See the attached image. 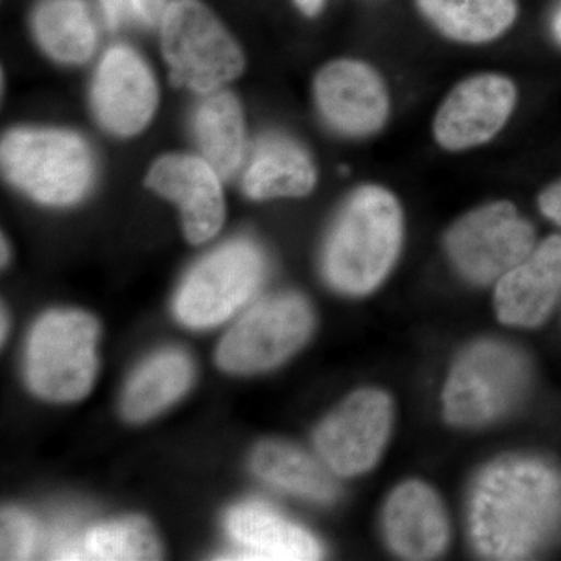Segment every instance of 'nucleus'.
I'll return each mask as SVG.
<instances>
[{"mask_svg":"<svg viewBox=\"0 0 561 561\" xmlns=\"http://www.w3.org/2000/svg\"><path fill=\"white\" fill-rule=\"evenodd\" d=\"M423 16L457 43L483 44L512 27L516 0H416Z\"/></svg>","mask_w":561,"mask_h":561,"instance_id":"nucleus-21","label":"nucleus"},{"mask_svg":"<svg viewBox=\"0 0 561 561\" xmlns=\"http://www.w3.org/2000/svg\"><path fill=\"white\" fill-rule=\"evenodd\" d=\"M251 468L262 481L305 500L328 504L339 494L323 465L287 443H262L254 449Z\"/></svg>","mask_w":561,"mask_h":561,"instance_id":"nucleus-23","label":"nucleus"},{"mask_svg":"<svg viewBox=\"0 0 561 561\" xmlns=\"http://www.w3.org/2000/svg\"><path fill=\"white\" fill-rule=\"evenodd\" d=\"M321 116L342 135L364 138L381 130L390 113L386 83L367 62L337 60L316 79Z\"/></svg>","mask_w":561,"mask_h":561,"instance_id":"nucleus-13","label":"nucleus"},{"mask_svg":"<svg viewBox=\"0 0 561 561\" xmlns=\"http://www.w3.org/2000/svg\"><path fill=\"white\" fill-rule=\"evenodd\" d=\"M103 14L111 28L119 27L131 9V0H101Z\"/></svg>","mask_w":561,"mask_h":561,"instance_id":"nucleus-28","label":"nucleus"},{"mask_svg":"<svg viewBox=\"0 0 561 561\" xmlns=\"http://www.w3.org/2000/svg\"><path fill=\"white\" fill-rule=\"evenodd\" d=\"M264 275V256L253 242H227L186 276L176 295V317L195 330L217 327L253 297Z\"/></svg>","mask_w":561,"mask_h":561,"instance_id":"nucleus-7","label":"nucleus"},{"mask_svg":"<svg viewBox=\"0 0 561 561\" xmlns=\"http://www.w3.org/2000/svg\"><path fill=\"white\" fill-rule=\"evenodd\" d=\"M470 522L483 557L526 559L560 527L561 476L541 460L497 461L476 483Z\"/></svg>","mask_w":561,"mask_h":561,"instance_id":"nucleus-1","label":"nucleus"},{"mask_svg":"<svg viewBox=\"0 0 561 561\" xmlns=\"http://www.w3.org/2000/svg\"><path fill=\"white\" fill-rule=\"evenodd\" d=\"M393 408L379 390H359L328 416L316 432L321 460L339 476L370 470L389 440Z\"/></svg>","mask_w":561,"mask_h":561,"instance_id":"nucleus-10","label":"nucleus"},{"mask_svg":"<svg viewBox=\"0 0 561 561\" xmlns=\"http://www.w3.org/2000/svg\"><path fill=\"white\" fill-rule=\"evenodd\" d=\"M165 7V0H131L133 13L149 25L161 21Z\"/></svg>","mask_w":561,"mask_h":561,"instance_id":"nucleus-27","label":"nucleus"},{"mask_svg":"<svg viewBox=\"0 0 561 561\" xmlns=\"http://www.w3.org/2000/svg\"><path fill=\"white\" fill-rule=\"evenodd\" d=\"M33 32L44 50L66 65L90 60L98 28L83 0H43L33 14Z\"/></svg>","mask_w":561,"mask_h":561,"instance_id":"nucleus-24","label":"nucleus"},{"mask_svg":"<svg viewBox=\"0 0 561 561\" xmlns=\"http://www.w3.org/2000/svg\"><path fill=\"white\" fill-rule=\"evenodd\" d=\"M92 110L105 130L130 136L153 117L158 88L138 51L113 46L103 54L91 88Z\"/></svg>","mask_w":561,"mask_h":561,"instance_id":"nucleus-12","label":"nucleus"},{"mask_svg":"<svg viewBox=\"0 0 561 561\" xmlns=\"http://www.w3.org/2000/svg\"><path fill=\"white\" fill-rule=\"evenodd\" d=\"M561 295V236L553 234L497 280L494 306L502 323L534 328Z\"/></svg>","mask_w":561,"mask_h":561,"instance_id":"nucleus-15","label":"nucleus"},{"mask_svg":"<svg viewBox=\"0 0 561 561\" xmlns=\"http://www.w3.org/2000/svg\"><path fill=\"white\" fill-rule=\"evenodd\" d=\"M515 83L501 73H478L460 81L435 114L434 136L443 149L460 151L489 142L515 110Z\"/></svg>","mask_w":561,"mask_h":561,"instance_id":"nucleus-11","label":"nucleus"},{"mask_svg":"<svg viewBox=\"0 0 561 561\" xmlns=\"http://www.w3.org/2000/svg\"><path fill=\"white\" fill-rule=\"evenodd\" d=\"M538 203H540L541 213L545 214L549 220H552L553 224L561 227V180L546 187V190L541 192Z\"/></svg>","mask_w":561,"mask_h":561,"instance_id":"nucleus-26","label":"nucleus"},{"mask_svg":"<svg viewBox=\"0 0 561 561\" xmlns=\"http://www.w3.org/2000/svg\"><path fill=\"white\" fill-rule=\"evenodd\" d=\"M36 545L35 523L27 513L9 508L2 512V560L32 559Z\"/></svg>","mask_w":561,"mask_h":561,"instance_id":"nucleus-25","label":"nucleus"},{"mask_svg":"<svg viewBox=\"0 0 561 561\" xmlns=\"http://www.w3.org/2000/svg\"><path fill=\"white\" fill-rule=\"evenodd\" d=\"M529 368L522 354L497 342L471 346L454 365L445 393V415L456 426L496 420L522 397Z\"/></svg>","mask_w":561,"mask_h":561,"instance_id":"nucleus-6","label":"nucleus"},{"mask_svg":"<svg viewBox=\"0 0 561 561\" xmlns=\"http://www.w3.org/2000/svg\"><path fill=\"white\" fill-rule=\"evenodd\" d=\"M194 367L186 354L179 350L162 351L147 360L133 375L122 412L130 421H146L180 400L192 383Z\"/></svg>","mask_w":561,"mask_h":561,"instance_id":"nucleus-22","label":"nucleus"},{"mask_svg":"<svg viewBox=\"0 0 561 561\" xmlns=\"http://www.w3.org/2000/svg\"><path fill=\"white\" fill-rule=\"evenodd\" d=\"M161 47L179 87L209 94L241 76L242 51L201 0H173L161 18Z\"/></svg>","mask_w":561,"mask_h":561,"instance_id":"nucleus-4","label":"nucleus"},{"mask_svg":"<svg viewBox=\"0 0 561 561\" xmlns=\"http://www.w3.org/2000/svg\"><path fill=\"white\" fill-rule=\"evenodd\" d=\"M147 186L179 206L187 241L203 243L220 231L225 220L220 173L205 158L162 157L150 169Z\"/></svg>","mask_w":561,"mask_h":561,"instance_id":"nucleus-14","label":"nucleus"},{"mask_svg":"<svg viewBox=\"0 0 561 561\" xmlns=\"http://www.w3.org/2000/svg\"><path fill=\"white\" fill-rule=\"evenodd\" d=\"M0 160L10 183L44 205H73L87 195L94 179L90 146L72 131H10L2 140Z\"/></svg>","mask_w":561,"mask_h":561,"instance_id":"nucleus-3","label":"nucleus"},{"mask_svg":"<svg viewBox=\"0 0 561 561\" xmlns=\"http://www.w3.org/2000/svg\"><path fill=\"white\" fill-rule=\"evenodd\" d=\"M298 9L302 11V13L308 14V16H313V14L319 13L321 7H323L324 0H295Z\"/></svg>","mask_w":561,"mask_h":561,"instance_id":"nucleus-29","label":"nucleus"},{"mask_svg":"<svg viewBox=\"0 0 561 561\" xmlns=\"http://www.w3.org/2000/svg\"><path fill=\"white\" fill-rule=\"evenodd\" d=\"M402 242L400 203L381 186L359 187L339 214L324 249V275L348 295H364L382 283Z\"/></svg>","mask_w":561,"mask_h":561,"instance_id":"nucleus-2","label":"nucleus"},{"mask_svg":"<svg viewBox=\"0 0 561 561\" xmlns=\"http://www.w3.org/2000/svg\"><path fill=\"white\" fill-rule=\"evenodd\" d=\"M552 32L557 41L561 44V5L557 9L552 18Z\"/></svg>","mask_w":561,"mask_h":561,"instance_id":"nucleus-30","label":"nucleus"},{"mask_svg":"<svg viewBox=\"0 0 561 561\" xmlns=\"http://www.w3.org/2000/svg\"><path fill=\"white\" fill-rule=\"evenodd\" d=\"M50 553L57 560H157L161 546L150 523L128 518L92 527L81 537L61 538Z\"/></svg>","mask_w":561,"mask_h":561,"instance_id":"nucleus-20","label":"nucleus"},{"mask_svg":"<svg viewBox=\"0 0 561 561\" xmlns=\"http://www.w3.org/2000/svg\"><path fill=\"white\" fill-rule=\"evenodd\" d=\"M7 260H9V250H5V241H2V264H5Z\"/></svg>","mask_w":561,"mask_h":561,"instance_id":"nucleus-32","label":"nucleus"},{"mask_svg":"<svg viewBox=\"0 0 561 561\" xmlns=\"http://www.w3.org/2000/svg\"><path fill=\"white\" fill-rule=\"evenodd\" d=\"M534 249V227L508 202L471 210L446 236V250L457 271L478 284L500 280Z\"/></svg>","mask_w":561,"mask_h":561,"instance_id":"nucleus-8","label":"nucleus"},{"mask_svg":"<svg viewBox=\"0 0 561 561\" xmlns=\"http://www.w3.org/2000/svg\"><path fill=\"white\" fill-rule=\"evenodd\" d=\"M312 312L298 295H278L254 305L221 339L217 364L225 371L256 373L291 356L312 330Z\"/></svg>","mask_w":561,"mask_h":561,"instance_id":"nucleus-9","label":"nucleus"},{"mask_svg":"<svg viewBox=\"0 0 561 561\" xmlns=\"http://www.w3.org/2000/svg\"><path fill=\"white\" fill-rule=\"evenodd\" d=\"M7 330H9V320H7L5 311H2V342L5 341Z\"/></svg>","mask_w":561,"mask_h":561,"instance_id":"nucleus-31","label":"nucleus"},{"mask_svg":"<svg viewBox=\"0 0 561 561\" xmlns=\"http://www.w3.org/2000/svg\"><path fill=\"white\" fill-rule=\"evenodd\" d=\"M227 530L239 546L227 560H319V541L261 502H245L227 516Z\"/></svg>","mask_w":561,"mask_h":561,"instance_id":"nucleus-17","label":"nucleus"},{"mask_svg":"<svg viewBox=\"0 0 561 561\" xmlns=\"http://www.w3.org/2000/svg\"><path fill=\"white\" fill-rule=\"evenodd\" d=\"M99 324L88 313L54 311L36 321L27 343L25 373L31 389L49 401L87 397L98 371Z\"/></svg>","mask_w":561,"mask_h":561,"instance_id":"nucleus-5","label":"nucleus"},{"mask_svg":"<svg viewBox=\"0 0 561 561\" xmlns=\"http://www.w3.org/2000/svg\"><path fill=\"white\" fill-rule=\"evenodd\" d=\"M192 130L202 158L220 173L231 176L245 157V122L238 99L230 92L214 91L198 103Z\"/></svg>","mask_w":561,"mask_h":561,"instance_id":"nucleus-19","label":"nucleus"},{"mask_svg":"<svg viewBox=\"0 0 561 561\" xmlns=\"http://www.w3.org/2000/svg\"><path fill=\"white\" fill-rule=\"evenodd\" d=\"M391 549L408 560H431L448 545L449 526L437 494L423 482H405L391 493L383 512Z\"/></svg>","mask_w":561,"mask_h":561,"instance_id":"nucleus-16","label":"nucleus"},{"mask_svg":"<svg viewBox=\"0 0 561 561\" xmlns=\"http://www.w3.org/2000/svg\"><path fill=\"white\" fill-rule=\"evenodd\" d=\"M317 172L311 157L300 144L272 133L262 136L251 151L243 172L242 187L254 201L302 197L316 186Z\"/></svg>","mask_w":561,"mask_h":561,"instance_id":"nucleus-18","label":"nucleus"}]
</instances>
